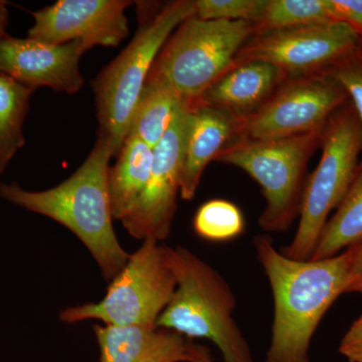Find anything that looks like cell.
<instances>
[{"mask_svg": "<svg viewBox=\"0 0 362 362\" xmlns=\"http://www.w3.org/2000/svg\"><path fill=\"white\" fill-rule=\"evenodd\" d=\"M254 247L274 299L265 362H310L309 349L319 323L349 290L354 247L331 258L307 261L288 258L269 235L255 237Z\"/></svg>", "mask_w": 362, "mask_h": 362, "instance_id": "1", "label": "cell"}, {"mask_svg": "<svg viewBox=\"0 0 362 362\" xmlns=\"http://www.w3.org/2000/svg\"><path fill=\"white\" fill-rule=\"evenodd\" d=\"M112 157L109 143L97 136L84 163L57 187L32 192L16 181L0 183L2 199L47 216L73 233L109 283L123 270L130 257L121 246L113 226L108 183Z\"/></svg>", "mask_w": 362, "mask_h": 362, "instance_id": "2", "label": "cell"}, {"mask_svg": "<svg viewBox=\"0 0 362 362\" xmlns=\"http://www.w3.org/2000/svg\"><path fill=\"white\" fill-rule=\"evenodd\" d=\"M137 33L130 44L93 81L96 99L98 136L118 156L127 138L133 112L159 52L180 23L194 16V0L169 2L154 11L136 2Z\"/></svg>", "mask_w": 362, "mask_h": 362, "instance_id": "3", "label": "cell"}, {"mask_svg": "<svg viewBox=\"0 0 362 362\" xmlns=\"http://www.w3.org/2000/svg\"><path fill=\"white\" fill-rule=\"evenodd\" d=\"M175 291L156 326L189 339L211 340L225 362H254L251 347L233 314L237 300L225 279L188 250L168 247Z\"/></svg>", "mask_w": 362, "mask_h": 362, "instance_id": "4", "label": "cell"}, {"mask_svg": "<svg viewBox=\"0 0 362 362\" xmlns=\"http://www.w3.org/2000/svg\"><path fill=\"white\" fill-rule=\"evenodd\" d=\"M322 131L277 139H235L216 157V161L242 169L259 183L266 201L259 226L265 232H286L300 216L307 165L320 146Z\"/></svg>", "mask_w": 362, "mask_h": 362, "instance_id": "5", "label": "cell"}, {"mask_svg": "<svg viewBox=\"0 0 362 362\" xmlns=\"http://www.w3.org/2000/svg\"><path fill=\"white\" fill-rule=\"evenodd\" d=\"M322 156L308 176L292 242L281 252L288 258L310 259L327 218L349 192L362 151V124L351 103L335 112L322 131Z\"/></svg>", "mask_w": 362, "mask_h": 362, "instance_id": "6", "label": "cell"}, {"mask_svg": "<svg viewBox=\"0 0 362 362\" xmlns=\"http://www.w3.org/2000/svg\"><path fill=\"white\" fill-rule=\"evenodd\" d=\"M175 288L168 246L156 240H142L137 251L130 254L123 270L111 281L101 301L66 307L59 313V320L69 324L99 320L104 325L157 327V320Z\"/></svg>", "mask_w": 362, "mask_h": 362, "instance_id": "7", "label": "cell"}, {"mask_svg": "<svg viewBox=\"0 0 362 362\" xmlns=\"http://www.w3.org/2000/svg\"><path fill=\"white\" fill-rule=\"evenodd\" d=\"M256 30L251 21L202 20L192 16L178 25L153 68L185 99H197L235 64Z\"/></svg>", "mask_w": 362, "mask_h": 362, "instance_id": "8", "label": "cell"}, {"mask_svg": "<svg viewBox=\"0 0 362 362\" xmlns=\"http://www.w3.org/2000/svg\"><path fill=\"white\" fill-rule=\"evenodd\" d=\"M349 100L326 71L288 78L258 111L238 118L237 139H277L322 131Z\"/></svg>", "mask_w": 362, "mask_h": 362, "instance_id": "9", "label": "cell"}, {"mask_svg": "<svg viewBox=\"0 0 362 362\" xmlns=\"http://www.w3.org/2000/svg\"><path fill=\"white\" fill-rule=\"evenodd\" d=\"M361 37L349 23L331 21L256 33L238 52L235 64L261 61L288 78L327 71L356 51Z\"/></svg>", "mask_w": 362, "mask_h": 362, "instance_id": "10", "label": "cell"}, {"mask_svg": "<svg viewBox=\"0 0 362 362\" xmlns=\"http://www.w3.org/2000/svg\"><path fill=\"white\" fill-rule=\"evenodd\" d=\"M190 100H185L168 132L153 148V164L146 187L132 213L123 221L137 240L161 242L170 235L180 194L183 143Z\"/></svg>", "mask_w": 362, "mask_h": 362, "instance_id": "11", "label": "cell"}, {"mask_svg": "<svg viewBox=\"0 0 362 362\" xmlns=\"http://www.w3.org/2000/svg\"><path fill=\"white\" fill-rule=\"evenodd\" d=\"M128 0H59L32 13L28 37L49 45L82 42L86 49L116 47L129 35Z\"/></svg>", "mask_w": 362, "mask_h": 362, "instance_id": "12", "label": "cell"}, {"mask_svg": "<svg viewBox=\"0 0 362 362\" xmlns=\"http://www.w3.org/2000/svg\"><path fill=\"white\" fill-rule=\"evenodd\" d=\"M87 51L77 40L49 45L6 35L0 40V71L33 90L76 94L84 86L80 59Z\"/></svg>", "mask_w": 362, "mask_h": 362, "instance_id": "13", "label": "cell"}, {"mask_svg": "<svg viewBox=\"0 0 362 362\" xmlns=\"http://www.w3.org/2000/svg\"><path fill=\"white\" fill-rule=\"evenodd\" d=\"M100 362H194L197 344L175 331L148 326L95 325Z\"/></svg>", "mask_w": 362, "mask_h": 362, "instance_id": "14", "label": "cell"}, {"mask_svg": "<svg viewBox=\"0 0 362 362\" xmlns=\"http://www.w3.org/2000/svg\"><path fill=\"white\" fill-rule=\"evenodd\" d=\"M238 118L214 107L190 100L185 124L180 197L192 201L204 169L237 139Z\"/></svg>", "mask_w": 362, "mask_h": 362, "instance_id": "15", "label": "cell"}, {"mask_svg": "<svg viewBox=\"0 0 362 362\" xmlns=\"http://www.w3.org/2000/svg\"><path fill=\"white\" fill-rule=\"evenodd\" d=\"M287 78L284 71L265 62L237 64L192 101L245 118L263 107Z\"/></svg>", "mask_w": 362, "mask_h": 362, "instance_id": "16", "label": "cell"}, {"mask_svg": "<svg viewBox=\"0 0 362 362\" xmlns=\"http://www.w3.org/2000/svg\"><path fill=\"white\" fill-rule=\"evenodd\" d=\"M116 157V163L109 169V194L114 220L123 221L135 209L148 182L153 148L134 136H127Z\"/></svg>", "mask_w": 362, "mask_h": 362, "instance_id": "17", "label": "cell"}, {"mask_svg": "<svg viewBox=\"0 0 362 362\" xmlns=\"http://www.w3.org/2000/svg\"><path fill=\"white\" fill-rule=\"evenodd\" d=\"M185 98L152 66L131 119L128 136L154 148L168 132Z\"/></svg>", "mask_w": 362, "mask_h": 362, "instance_id": "18", "label": "cell"}, {"mask_svg": "<svg viewBox=\"0 0 362 362\" xmlns=\"http://www.w3.org/2000/svg\"><path fill=\"white\" fill-rule=\"evenodd\" d=\"M362 246V173L356 178L338 206L337 214L324 226L310 259L337 256L344 249Z\"/></svg>", "mask_w": 362, "mask_h": 362, "instance_id": "19", "label": "cell"}, {"mask_svg": "<svg viewBox=\"0 0 362 362\" xmlns=\"http://www.w3.org/2000/svg\"><path fill=\"white\" fill-rule=\"evenodd\" d=\"M35 90L0 71V175L25 146L23 123Z\"/></svg>", "mask_w": 362, "mask_h": 362, "instance_id": "20", "label": "cell"}, {"mask_svg": "<svg viewBox=\"0 0 362 362\" xmlns=\"http://www.w3.org/2000/svg\"><path fill=\"white\" fill-rule=\"evenodd\" d=\"M331 21H337L331 0H264L252 23L259 33Z\"/></svg>", "mask_w": 362, "mask_h": 362, "instance_id": "21", "label": "cell"}, {"mask_svg": "<svg viewBox=\"0 0 362 362\" xmlns=\"http://www.w3.org/2000/svg\"><path fill=\"white\" fill-rule=\"evenodd\" d=\"M244 214L233 202L211 199L202 204L194 218V230L209 242H228L237 239L245 230Z\"/></svg>", "mask_w": 362, "mask_h": 362, "instance_id": "22", "label": "cell"}, {"mask_svg": "<svg viewBox=\"0 0 362 362\" xmlns=\"http://www.w3.org/2000/svg\"><path fill=\"white\" fill-rule=\"evenodd\" d=\"M264 0H194V16L202 20L252 21Z\"/></svg>", "mask_w": 362, "mask_h": 362, "instance_id": "23", "label": "cell"}, {"mask_svg": "<svg viewBox=\"0 0 362 362\" xmlns=\"http://www.w3.org/2000/svg\"><path fill=\"white\" fill-rule=\"evenodd\" d=\"M329 75L341 85L362 124V47L361 44L356 51L340 59L328 69ZM357 173H362V161Z\"/></svg>", "mask_w": 362, "mask_h": 362, "instance_id": "24", "label": "cell"}, {"mask_svg": "<svg viewBox=\"0 0 362 362\" xmlns=\"http://www.w3.org/2000/svg\"><path fill=\"white\" fill-rule=\"evenodd\" d=\"M335 20L351 25L362 37V0H331Z\"/></svg>", "mask_w": 362, "mask_h": 362, "instance_id": "25", "label": "cell"}, {"mask_svg": "<svg viewBox=\"0 0 362 362\" xmlns=\"http://www.w3.org/2000/svg\"><path fill=\"white\" fill-rule=\"evenodd\" d=\"M339 352L349 362H362V315L345 333Z\"/></svg>", "mask_w": 362, "mask_h": 362, "instance_id": "26", "label": "cell"}, {"mask_svg": "<svg viewBox=\"0 0 362 362\" xmlns=\"http://www.w3.org/2000/svg\"><path fill=\"white\" fill-rule=\"evenodd\" d=\"M350 284L347 292L362 293V246L354 247Z\"/></svg>", "mask_w": 362, "mask_h": 362, "instance_id": "27", "label": "cell"}, {"mask_svg": "<svg viewBox=\"0 0 362 362\" xmlns=\"http://www.w3.org/2000/svg\"><path fill=\"white\" fill-rule=\"evenodd\" d=\"M8 7L7 2L0 0V40L6 35V28L8 25Z\"/></svg>", "mask_w": 362, "mask_h": 362, "instance_id": "28", "label": "cell"}, {"mask_svg": "<svg viewBox=\"0 0 362 362\" xmlns=\"http://www.w3.org/2000/svg\"><path fill=\"white\" fill-rule=\"evenodd\" d=\"M194 362H214L211 350L204 345L197 344Z\"/></svg>", "mask_w": 362, "mask_h": 362, "instance_id": "29", "label": "cell"}, {"mask_svg": "<svg viewBox=\"0 0 362 362\" xmlns=\"http://www.w3.org/2000/svg\"><path fill=\"white\" fill-rule=\"evenodd\" d=\"M361 47H362V37H361Z\"/></svg>", "mask_w": 362, "mask_h": 362, "instance_id": "30", "label": "cell"}]
</instances>
